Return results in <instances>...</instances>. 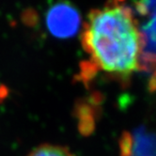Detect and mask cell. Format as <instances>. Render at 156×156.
<instances>
[{"instance_id":"7a4b0ae2","label":"cell","mask_w":156,"mask_h":156,"mask_svg":"<svg viewBox=\"0 0 156 156\" xmlns=\"http://www.w3.org/2000/svg\"><path fill=\"white\" fill-rule=\"evenodd\" d=\"M81 25V16L69 2H58L47 12L46 26L49 32L58 39H68L76 34Z\"/></svg>"},{"instance_id":"3957f363","label":"cell","mask_w":156,"mask_h":156,"mask_svg":"<svg viewBox=\"0 0 156 156\" xmlns=\"http://www.w3.org/2000/svg\"><path fill=\"white\" fill-rule=\"evenodd\" d=\"M27 156H74L70 150L58 145L44 144L32 150Z\"/></svg>"},{"instance_id":"6da1fadb","label":"cell","mask_w":156,"mask_h":156,"mask_svg":"<svg viewBox=\"0 0 156 156\" xmlns=\"http://www.w3.org/2000/svg\"><path fill=\"white\" fill-rule=\"evenodd\" d=\"M121 1L90 12L81 41L92 70L127 78L141 68L145 41L132 9Z\"/></svg>"}]
</instances>
